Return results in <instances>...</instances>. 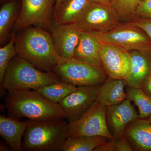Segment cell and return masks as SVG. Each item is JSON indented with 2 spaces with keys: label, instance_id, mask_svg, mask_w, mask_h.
Wrapping results in <instances>:
<instances>
[{
  "label": "cell",
  "instance_id": "31",
  "mask_svg": "<svg viewBox=\"0 0 151 151\" xmlns=\"http://www.w3.org/2000/svg\"><path fill=\"white\" fill-rule=\"evenodd\" d=\"M92 3H97L104 5L111 6L113 0H91Z\"/></svg>",
  "mask_w": 151,
  "mask_h": 151
},
{
  "label": "cell",
  "instance_id": "32",
  "mask_svg": "<svg viewBox=\"0 0 151 151\" xmlns=\"http://www.w3.org/2000/svg\"><path fill=\"white\" fill-rule=\"evenodd\" d=\"M63 1V0H55V6L54 11L58 8L60 3H61V2H62Z\"/></svg>",
  "mask_w": 151,
  "mask_h": 151
},
{
  "label": "cell",
  "instance_id": "19",
  "mask_svg": "<svg viewBox=\"0 0 151 151\" xmlns=\"http://www.w3.org/2000/svg\"><path fill=\"white\" fill-rule=\"evenodd\" d=\"M73 58L80 61L102 67L100 41L92 33L82 31Z\"/></svg>",
  "mask_w": 151,
  "mask_h": 151
},
{
  "label": "cell",
  "instance_id": "16",
  "mask_svg": "<svg viewBox=\"0 0 151 151\" xmlns=\"http://www.w3.org/2000/svg\"><path fill=\"white\" fill-rule=\"evenodd\" d=\"M129 52L132 59L131 71L125 80L128 86L142 88L151 72V54L137 50Z\"/></svg>",
  "mask_w": 151,
  "mask_h": 151
},
{
  "label": "cell",
  "instance_id": "12",
  "mask_svg": "<svg viewBox=\"0 0 151 151\" xmlns=\"http://www.w3.org/2000/svg\"><path fill=\"white\" fill-rule=\"evenodd\" d=\"M55 48L61 58L73 57L82 30L76 23L58 24L52 20L50 26Z\"/></svg>",
  "mask_w": 151,
  "mask_h": 151
},
{
  "label": "cell",
  "instance_id": "21",
  "mask_svg": "<svg viewBox=\"0 0 151 151\" xmlns=\"http://www.w3.org/2000/svg\"><path fill=\"white\" fill-rule=\"evenodd\" d=\"M18 5L14 2H9L3 5L0 9V42L1 44L10 35L12 27L16 22Z\"/></svg>",
  "mask_w": 151,
  "mask_h": 151
},
{
  "label": "cell",
  "instance_id": "24",
  "mask_svg": "<svg viewBox=\"0 0 151 151\" xmlns=\"http://www.w3.org/2000/svg\"><path fill=\"white\" fill-rule=\"evenodd\" d=\"M14 35H11L10 40L7 44L0 48V82L3 81L9 64L17 55L15 44Z\"/></svg>",
  "mask_w": 151,
  "mask_h": 151
},
{
  "label": "cell",
  "instance_id": "23",
  "mask_svg": "<svg viewBox=\"0 0 151 151\" xmlns=\"http://www.w3.org/2000/svg\"><path fill=\"white\" fill-rule=\"evenodd\" d=\"M127 86V98L137 106L139 118L148 119L151 115V97L146 94L142 88Z\"/></svg>",
  "mask_w": 151,
  "mask_h": 151
},
{
  "label": "cell",
  "instance_id": "8",
  "mask_svg": "<svg viewBox=\"0 0 151 151\" xmlns=\"http://www.w3.org/2000/svg\"><path fill=\"white\" fill-rule=\"evenodd\" d=\"M21 1V10L14 25L15 31H19L32 26L50 28L55 0Z\"/></svg>",
  "mask_w": 151,
  "mask_h": 151
},
{
  "label": "cell",
  "instance_id": "30",
  "mask_svg": "<svg viewBox=\"0 0 151 151\" xmlns=\"http://www.w3.org/2000/svg\"><path fill=\"white\" fill-rule=\"evenodd\" d=\"M142 89L146 94L151 97V72L146 78Z\"/></svg>",
  "mask_w": 151,
  "mask_h": 151
},
{
  "label": "cell",
  "instance_id": "25",
  "mask_svg": "<svg viewBox=\"0 0 151 151\" xmlns=\"http://www.w3.org/2000/svg\"><path fill=\"white\" fill-rule=\"evenodd\" d=\"M140 0H113L111 6L121 19L135 17Z\"/></svg>",
  "mask_w": 151,
  "mask_h": 151
},
{
  "label": "cell",
  "instance_id": "3",
  "mask_svg": "<svg viewBox=\"0 0 151 151\" xmlns=\"http://www.w3.org/2000/svg\"><path fill=\"white\" fill-rule=\"evenodd\" d=\"M23 150L29 151H62L69 131V122L63 119L27 121Z\"/></svg>",
  "mask_w": 151,
  "mask_h": 151
},
{
  "label": "cell",
  "instance_id": "13",
  "mask_svg": "<svg viewBox=\"0 0 151 151\" xmlns=\"http://www.w3.org/2000/svg\"><path fill=\"white\" fill-rule=\"evenodd\" d=\"M128 99L122 103L107 107L106 122L108 129L115 139L124 135L130 122L139 118V114Z\"/></svg>",
  "mask_w": 151,
  "mask_h": 151
},
{
  "label": "cell",
  "instance_id": "2",
  "mask_svg": "<svg viewBox=\"0 0 151 151\" xmlns=\"http://www.w3.org/2000/svg\"><path fill=\"white\" fill-rule=\"evenodd\" d=\"M9 117L35 121L66 119L58 103L50 101L35 90L9 91L6 99Z\"/></svg>",
  "mask_w": 151,
  "mask_h": 151
},
{
  "label": "cell",
  "instance_id": "1",
  "mask_svg": "<svg viewBox=\"0 0 151 151\" xmlns=\"http://www.w3.org/2000/svg\"><path fill=\"white\" fill-rule=\"evenodd\" d=\"M15 37L18 56L27 60L42 71L52 70L60 58L50 33L43 28L29 27Z\"/></svg>",
  "mask_w": 151,
  "mask_h": 151
},
{
  "label": "cell",
  "instance_id": "7",
  "mask_svg": "<svg viewBox=\"0 0 151 151\" xmlns=\"http://www.w3.org/2000/svg\"><path fill=\"white\" fill-rule=\"evenodd\" d=\"M107 107L96 102L78 120L69 123L68 137L103 136L114 140L106 122Z\"/></svg>",
  "mask_w": 151,
  "mask_h": 151
},
{
  "label": "cell",
  "instance_id": "11",
  "mask_svg": "<svg viewBox=\"0 0 151 151\" xmlns=\"http://www.w3.org/2000/svg\"><path fill=\"white\" fill-rule=\"evenodd\" d=\"M100 85L77 86L60 103L69 123L78 120L96 102V95Z\"/></svg>",
  "mask_w": 151,
  "mask_h": 151
},
{
  "label": "cell",
  "instance_id": "29",
  "mask_svg": "<svg viewBox=\"0 0 151 151\" xmlns=\"http://www.w3.org/2000/svg\"><path fill=\"white\" fill-rule=\"evenodd\" d=\"M116 139L109 140L107 142L97 147L94 151H116Z\"/></svg>",
  "mask_w": 151,
  "mask_h": 151
},
{
  "label": "cell",
  "instance_id": "10",
  "mask_svg": "<svg viewBox=\"0 0 151 151\" xmlns=\"http://www.w3.org/2000/svg\"><path fill=\"white\" fill-rule=\"evenodd\" d=\"M121 20L111 6L92 3L76 24L84 31L105 33L119 25Z\"/></svg>",
  "mask_w": 151,
  "mask_h": 151
},
{
  "label": "cell",
  "instance_id": "5",
  "mask_svg": "<svg viewBox=\"0 0 151 151\" xmlns=\"http://www.w3.org/2000/svg\"><path fill=\"white\" fill-rule=\"evenodd\" d=\"M52 70L62 81L76 86L100 85L108 76L102 67L73 58H60Z\"/></svg>",
  "mask_w": 151,
  "mask_h": 151
},
{
  "label": "cell",
  "instance_id": "27",
  "mask_svg": "<svg viewBox=\"0 0 151 151\" xmlns=\"http://www.w3.org/2000/svg\"><path fill=\"white\" fill-rule=\"evenodd\" d=\"M130 22L142 29L151 41V19L136 17Z\"/></svg>",
  "mask_w": 151,
  "mask_h": 151
},
{
  "label": "cell",
  "instance_id": "34",
  "mask_svg": "<svg viewBox=\"0 0 151 151\" xmlns=\"http://www.w3.org/2000/svg\"><path fill=\"white\" fill-rule=\"evenodd\" d=\"M146 1V0H140V1Z\"/></svg>",
  "mask_w": 151,
  "mask_h": 151
},
{
  "label": "cell",
  "instance_id": "26",
  "mask_svg": "<svg viewBox=\"0 0 151 151\" xmlns=\"http://www.w3.org/2000/svg\"><path fill=\"white\" fill-rule=\"evenodd\" d=\"M151 19V0L141 1L136 10L135 17Z\"/></svg>",
  "mask_w": 151,
  "mask_h": 151
},
{
  "label": "cell",
  "instance_id": "17",
  "mask_svg": "<svg viewBox=\"0 0 151 151\" xmlns=\"http://www.w3.org/2000/svg\"><path fill=\"white\" fill-rule=\"evenodd\" d=\"M27 127V121L20 122L10 117L0 116V135L13 151L23 150L22 139Z\"/></svg>",
  "mask_w": 151,
  "mask_h": 151
},
{
  "label": "cell",
  "instance_id": "15",
  "mask_svg": "<svg viewBox=\"0 0 151 151\" xmlns=\"http://www.w3.org/2000/svg\"><path fill=\"white\" fill-rule=\"evenodd\" d=\"M125 79L109 77L99 86L96 95V102L108 107L122 103L127 99Z\"/></svg>",
  "mask_w": 151,
  "mask_h": 151
},
{
  "label": "cell",
  "instance_id": "33",
  "mask_svg": "<svg viewBox=\"0 0 151 151\" xmlns=\"http://www.w3.org/2000/svg\"><path fill=\"white\" fill-rule=\"evenodd\" d=\"M148 120L149 121V122H150V123L151 124V115H150V117H149Z\"/></svg>",
  "mask_w": 151,
  "mask_h": 151
},
{
  "label": "cell",
  "instance_id": "28",
  "mask_svg": "<svg viewBox=\"0 0 151 151\" xmlns=\"http://www.w3.org/2000/svg\"><path fill=\"white\" fill-rule=\"evenodd\" d=\"M116 151H133L129 143L124 135L116 139L115 143Z\"/></svg>",
  "mask_w": 151,
  "mask_h": 151
},
{
  "label": "cell",
  "instance_id": "18",
  "mask_svg": "<svg viewBox=\"0 0 151 151\" xmlns=\"http://www.w3.org/2000/svg\"><path fill=\"white\" fill-rule=\"evenodd\" d=\"M92 3L91 0H63L54 11L52 20L58 24L76 23Z\"/></svg>",
  "mask_w": 151,
  "mask_h": 151
},
{
  "label": "cell",
  "instance_id": "14",
  "mask_svg": "<svg viewBox=\"0 0 151 151\" xmlns=\"http://www.w3.org/2000/svg\"><path fill=\"white\" fill-rule=\"evenodd\" d=\"M124 136L133 151H151V124L148 119H135L125 128Z\"/></svg>",
  "mask_w": 151,
  "mask_h": 151
},
{
  "label": "cell",
  "instance_id": "22",
  "mask_svg": "<svg viewBox=\"0 0 151 151\" xmlns=\"http://www.w3.org/2000/svg\"><path fill=\"white\" fill-rule=\"evenodd\" d=\"M109 140L103 136L68 137L62 151H94L97 147Z\"/></svg>",
  "mask_w": 151,
  "mask_h": 151
},
{
  "label": "cell",
  "instance_id": "4",
  "mask_svg": "<svg viewBox=\"0 0 151 151\" xmlns=\"http://www.w3.org/2000/svg\"><path fill=\"white\" fill-rule=\"evenodd\" d=\"M62 81L51 70L42 71L18 55L14 57L7 68L3 81V89L8 91L35 90L48 84Z\"/></svg>",
  "mask_w": 151,
  "mask_h": 151
},
{
  "label": "cell",
  "instance_id": "20",
  "mask_svg": "<svg viewBox=\"0 0 151 151\" xmlns=\"http://www.w3.org/2000/svg\"><path fill=\"white\" fill-rule=\"evenodd\" d=\"M77 88V86L62 81L48 84L34 90L50 101L59 104Z\"/></svg>",
  "mask_w": 151,
  "mask_h": 151
},
{
  "label": "cell",
  "instance_id": "9",
  "mask_svg": "<svg viewBox=\"0 0 151 151\" xmlns=\"http://www.w3.org/2000/svg\"><path fill=\"white\" fill-rule=\"evenodd\" d=\"M99 41L101 65L105 73L110 78L126 79L131 71L129 52L121 47Z\"/></svg>",
  "mask_w": 151,
  "mask_h": 151
},
{
  "label": "cell",
  "instance_id": "35",
  "mask_svg": "<svg viewBox=\"0 0 151 151\" xmlns=\"http://www.w3.org/2000/svg\"><path fill=\"white\" fill-rule=\"evenodd\" d=\"M4 1V0H1V1Z\"/></svg>",
  "mask_w": 151,
  "mask_h": 151
},
{
  "label": "cell",
  "instance_id": "6",
  "mask_svg": "<svg viewBox=\"0 0 151 151\" xmlns=\"http://www.w3.org/2000/svg\"><path fill=\"white\" fill-rule=\"evenodd\" d=\"M90 32L101 41L121 47L127 51L137 50L151 54V41L148 36L130 22L120 24L107 32Z\"/></svg>",
  "mask_w": 151,
  "mask_h": 151
}]
</instances>
